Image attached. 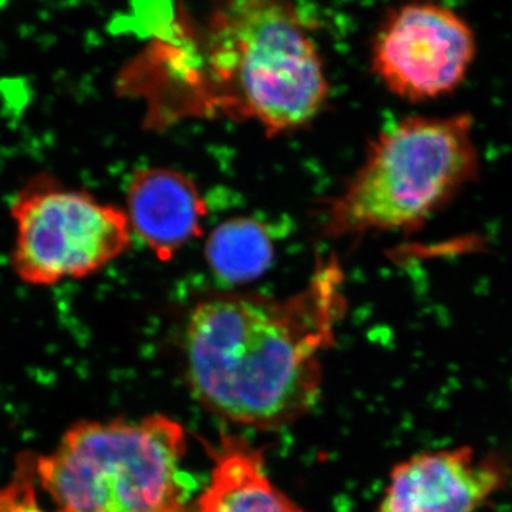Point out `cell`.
<instances>
[{
  "label": "cell",
  "instance_id": "cell-1",
  "mask_svg": "<svg viewBox=\"0 0 512 512\" xmlns=\"http://www.w3.org/2000/svg\"><path fill=\"white\" fill-rule=\"evenodd\" d=\"M346 311L338 262L318 265L309 284L284 299L220 293L198 303L184 335L195 397L221 419L281 429L315 406L322 356Z\"/></svg>",
  "mask_w": 512,
  "mask_h": 512
},
{
  "label": "cell",
  "instance_id": "cell-2",
  "mask_svg": "<svg viewBox=\"0 0 512 512\" xmlns=\"http://www.w3.org/2000/svg\"><path fill=\"white\" fill-rule=\"evenodd\" d=\"M177 113L252 120L269 134L308 126L329 83L291 0H212L204 70Z\"/></svg>",
  "mask_w": 512,
  "mask_h": 512
},
{
  "label": "cell",
  "instance_id": "cell-3",
  "mask_svg": "<svg viewBox=\"0 0 512 512\" xmlns=\"http://www.w3.org/2000/svg\"><path fill=\"white\" fill-rule=\"evenodd\" d=\"M480 163L470 114L404 117L380 131L350 183L333 198L326 234L419 231L476 183Z\"/></svg>",
  "mask_w": 512,
  "mask_h": 512
},
{
  "label": "cell",
  "instance_id": "cell-4",
  "mask_svg": "<svg viewBox=\"0 0 512 512\" xmlns=\"http://www.w3.org/2000/svg\"><path fill=\"white\" fill-rule=\"evenodd\" d=\"M187 439L170 417L80 421L36 457L37 481L57 512H175Z\"/></svg>",
  "mask_w": 512,
  "mask_h": 512
},
{
  "label": "cell",
  "instance_id": "cell-5",
  "mask_svg": "<svg viewBox=\"0 0 512 512\" xmlns=\"http://www.w3.org/2000/svg\"><path fill=\"white\" fill-rule=\"evenodd\" d=\"M9 208L15 224L10 269L25 285L50 288L89 278L131 247L126 211L46 171L32 175Z\"/></svg>",
  "mask_w": 512,
  "mask_h": 512
},
{
  "label": "cell",
  "instance_id": "cell-6",
  "mask_svg": "<svg viewBox=\"0 0 512 512\" xmlns=\"http://www.w3.org/2000/svg\"><path fill=\"white\" fill-rule=\"evenodd\" d=\"M476 57V32L470 23L434 0H410L387 10L370 46L377 79L410 103L456 92Z\"/></svg>",
  "mask_w": 512,
  "mask_h": 512
},
{
  "label": "cell",
  "instance_id": "cell-7",
  "mask_svg": "<svg viewBox=\"0 0 512 512\" xmlns=\"http://www.w3.org/2000/svg\"><path fill=\"white\" fill-rule=\"evenodd\" d=\"M511 483L512 460L497 451H420L392 468L375 512H480Z\"/></svg>",
  "mask_w": 512,
  "mask_h": 512
},
{
  "label": "cell",
  "instance_id": "cell-8",
  "mask_svg": "<svg viewBox=\"0 0 512 512\" xmlns=\"http://www.w3.org/2000/svg\"><path fill=\"white\" fill-rule=\"evenodd\" d=\"M131 232L158 261H171L202 234L207 204L191 178L168 168H146L131 177L127 210Z\"/></svg>",
  "mask_w": 512,
  "mask_h": 512
},
{
  "label": "cell",
  "instance_id": "cell-9",
  "mask_svg": "<svg viewBox=\"0 0 512 512\" xmlns=\"http://www.w3.org/2000/svg\"><path fill=\"white\" fill-rule=\"evenodd\" d=\"M214 460L197 503L175 512H306L269 480L264 456L247 441L224 437Z\"/></svg>",
  "mask_w": 512,
  "mask_h": 512
},
{
  "label": "cell",
  "instance_id": "cell-10",
  "mask_svg": "<svg viewBox=\"0 0 512 512\" xmlns=\"http://www.w3.org/2000/svg\"><path fill=\"white\" fill-rule=\"evenodd\" d=\"M274 255V241L268 229L254 218L222 222L205 244V258L212 272L231 285L255 281L268 271Z\"/></svg>",
  "mask_w": 512,
  "mask_h": 512
},
{
  "label": "cell",
  "instance_id": "cell-11",
  "mask_svg": "<svg viewBox=\"0 0 512 512\" xmlns=\"http://www.w3.org/2000/svg\"><path fill=\"white\" fill-rule=\"evenodd\" d=\"M36 457L23 454L8 484L0 487V512H46L37 500Z\"/></svg>",
  "mask_w": 512,
  "mask_h": 512
}]
</instances>
